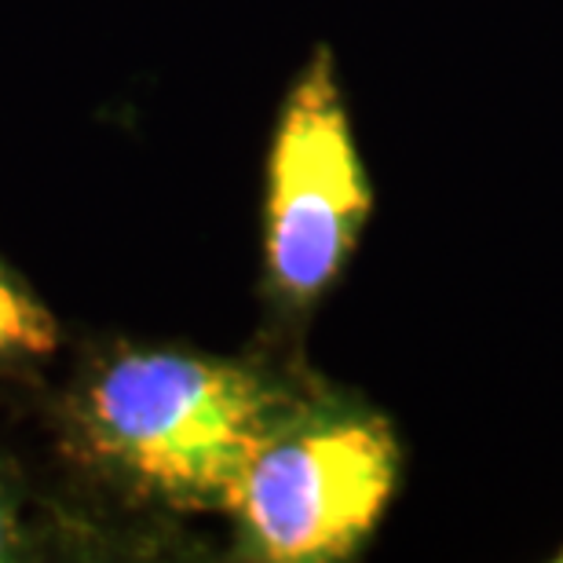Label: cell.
Wrapping results in <instances>:
<instances>
[{
  "mask_svg": "<svg viewBox=\"0 0 563 563\" xmlns=\"http://www.w3.org/2000/svg\"><path fill=\"white\" fill-rule=\"evenodd\" d=\"M402 446L385 413L314 385L245 468L231 520L239 556L333 563L355 556L385 520Z\"/></svg>",
  "mask_w": 563,
  "mask_h": 563,
  "instance_id": "2",
  "label": "cell"
},
{
  "mask_svg": "<svg viewBox=\"0 0 563 563\" xmlns=\"http://www.w3.org/2000/svg\"><path fill=\"white\" fill-rule=\"evenodd\" d=\"M59 341L63 333L52 308L0 256V366L44 358L59 347Z\"/></svg>",
  "mask_w": 563,
  "mask_h": 563,
  "instance_id": "4",
  "label": "cell"
},
{
  "mask_svg": "<svg viewBox=\"0 0 563 563\" xmlns=\"http://www.w3.org/2000/svg\"><path fill=\"white\" fill-rule=\"evenodd\" d=\"M374 187L330 48H314L282 99L264 179V300L303 322L341 282L363 239Z\"/></svg>",
  "mask_w": 563,
  "mask_h": 563,
  "instance_id": "3",
  "label": "cell"
},
{
  "mask_svg": "<svg viewBox=\"0 0 563 563\" xmlns=\"http://www.w3.org/2000/svg\"><path fill=\"white\" fill-rule=\"evenodd\" d=\"M52 520L41 512L26 472L0 446V563L41 556Z\"/></svg>",
  "mask_w": 563,
  "mask_h": 563,
  "instance_id": "5",
  "label": "cell"
},
{
  "mask_svg": "<svg viewBox=\"0 0 563 563\" xmlns=\"http://www.w3.org/2000/svg\"><path fill=\"white\" fill-rule=\"evenodd\" d=\"M314 385L272 355L114 341L74 369L59 435L74 465L125 505L228 516L256 450Z\"/></svg>",
  "mask_w": 563,
  "mask_h": 563,
  "instance_id": "1",
  "label": "cell"
}]
</instances>
